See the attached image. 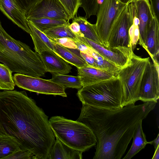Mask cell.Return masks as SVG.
<instances>
[{
  "instance_id": "5",
  "label": "cell",
  "mask_w": 159,
  "mask_h": 159,
  "mask_svg": "<svg viewBox=\"0 0 159 159\" xmlns=\"http://www.w3.org/2000/svg\"><path fill=\"white\" fill-rule=\"evenodd\" d=\"M49 122L55 137L72 148L83 152L96 144L92 131L83 123L59 116L52 117Z\"/></svg>"
},
{
  "instance_id": "33",
  "label": "cell",
  "mask_w": 159,
  "mask_h": 159,
  "mask_svg": "<svg viewBox=\"0 0 159 159\" xmlns=\"http://www.w3.org/2000/svg\"><path fill=\"white\" fill-rule=\"evenodd\" d=\"M69 27L71 31L76 36H80L82 34L79 25L77 22L72 21V23L69 25Z\"/></svg>"
},
{
  "instance_id": "29",
  "label": "cell",
  "mask_w": 159,
  "mask_h": 159,
  "mask_svg": "<svg viewBox=\"0 0 159 159\" xmlns=\"http://www.w3.org/2000/svg\"><path fill=\"white\" fill-rule=\"evenodd\" d=\"M41 0H13L21 11L26 15Z\"/></svg>"
},
{
  "instance_id": "31",
  "label": "cell",
  "mask_w": 159,
  "mask_h": 159,
  "mask_svg": "<svg viewBox=\"0 0 159 159\" xmlns=\"http://www.w3.org/2000/svg\"><path fill=\"white\" fill-rule=\"evenodd\" d=\"M75 40L70 38L64 37L54 39L52 40L54 42L70 49H77Z\"/></svg>"
},
{
  "instance_id": "27",
  "label": "cell",
  "mask_w": 159,
  "mask_h": 159,
  "mask_svg": "<svg viewBox=\"0 0 159 159\" xmlns=\"http://www.w3.org/2000/svg\"><path fill=\"white\" fill-rule=\"evenodd\" d=\"M12 72L4 64L0 63V90H13L15 85Z\"/></svg>"
},
{
  "instance_id": "18",
  "label": "cell",
  "mask_w": 159,
  "mask_h": 159,
  "mask_svg": "<svg viewBox=\"0 0 159 159\" xmlns=\"http://www.w3.org/2000/svg\"><path fill=\"white\" fill-rule=\"evenodd\" d=\"M56 139L50 152L48 159H82V152L70 148L57 138Z\"/></svg>"
},
{
  "instance_id": "36",
  "label": "cell",
  "mask_w": 159,
  "mask_h": 159,
  "mask_svg": "<svg viewBox=\"0 0 159 159\" xmlns=\"http://www.w3.org/2000/svg\"><path fill=\"white\" fill-rule=\"evenodd\" d=\"M120 2L125 4H127L135 0H119Z\"/></svg>"
},
{
  "instance_id": "4",
  "label": "cell",
  "mask_w": 159,
  "mask_h": 159,
  "mask_svg": "<svg viewBox=\"0 0 159 159\" xmlns=\"http://www.w3.org/2000/svg\"><path fill=\"white\" fill-rule=\"evenodd\" d=\"M77 95L83 105L114 110L123 107V90L117 76L79 89Z\"/></svg>"
},
{
  "instance_id": "28",
  "label": "cell",
  "mask_w": 159,
  "mask_h": 159,
  "mask_svg": "<svg viewBox=\"0 0 159 159\" xmlns=\"http://www.w3.org/2000/svg\"><path fill=\"white\" fill-rule=\"evenodd\" d=\"M64 7L72 19L77 14L78 9L81 5V0H58Z\"/></svg>"
},
{
  "instance_id": "35",
  "label": "cell",
  "mask_w": 159,
  "mask_h": 159,
  "mask_svg": "<svg viewBox=\"0 0 159 159\" xmlns=\"http://www.w3.org/2000/svg\"><path fill=\"white\" fill-rule=\"evenodd\" d=\"M152 159H159V146H158L156 149L155 150V153Z\"/></svg>"
},
{
  "instance_id": "24",
  "label": "cell",
  "mask_w": 159,
  "mask_h": 159,
  "mask_svg": "<svg viewBox=\"0 0 159 159\" xmlns=\"http://www.w3.org/2000/svg\"><path fill=\"white\" fill-rule=\"evenodd\" d=\"M52 77L50 80L66 88L80 89L83 87L81 79L79 76H74L66 75L52 74Z\"/></svg>"
},
{
  "instance_id": "1",
  "label": "cell",
  "mask_w": 159,
  "mask_h": 159,
  "mask_svg": "<svg viewBox=\"0 0 159 159\" xmlns=\"http://www.w3.org/2000/svg\"><path fill=\"white\" fill-rule=\"evenodd\" d=\"M0 134L15 138L36 159H48L56 140L48 116L24 91L0 92Z\"/></svg>"
},
{
  "instance_id": "12",
  "label": "cell",
  "mask_w": 159,
  "mask_h": 159,
  "mask_svg": "<svg viewBox=\"0 0 159 159\" xmlns=\"http://www.w3.org/2000/svg\"><path fill=\"white\" fill-rule=\"evenodd\" d=\"M25 16L27 20L42 18L66 21L70 19L66 10L58 0H41Z\"/></svg>"
},
{
  "instance_id": "11",
  "label": "cell",
  "mask_w": 159,
  "mask_h": 159,
  "mask_svg": "<svg viewBox=\"0 0 159 159\" xmlns=\"http://www.w3.org/2000/svg\"><path fill=\"white\" fill-rule=\"evenodd\" d=\"M77 39L92 48L101 56L121 68L129 61L133 51L132 48L119 47L107 48L81 35L76 36Z\"/></svg>"
},
{
  "instance_id": "13",
  "label": "cell",
  "mask_w": 159,
  "mask_h": 159,
  "mask_svg": "<svg viewBox=\"0 0 159 159\" xmlns=\"http://www.w3.org/2000/svg\"><path fill=\"white\" fill-rule=\"evenodd\" d=\"M135 15L139 21V43L143 48L147 34L154 16L148 0H135L132 2Z\"/></svg>"
},
{
  "instance_id": "8",
  "label": "cell",
  "mask_w": 159,
  "mask_h": 159,
  "mask_svg": "<svg viewBox=\"0 0 159 159\" xmlns=\"http://www.w3.org/2000/svg\"><path fill=\"white\" fill-rule=\"evenodd\" d=\"M132 23L127 4L112 24L107 39V48H132L129 30Z\"/></svg>"
},
{
  "instance_id": "22",
  "label": "cell",
  "mask_w": 159,
  "mask_h": 159,
  "mask_svg": "<svg viewBox=\"0 0 159 159\" xmlns=\"http://www.w3.org/2000/svg\"><path fill=\"white\" fill-rule=\"evenodd\" d=\"M72 20L79 24L82 36L104 46L97 34L95 24L90 23L85 17L77 14Z\"/></svg>"
},
{
  "instance_id": "26",
  "label": "cell",
  "mask_w": 159,
  "mask_h": 159,
  "mask_svg": "<svg viewBox=\"0 0 159 159\" xmlns=\"http://www.w3.org/2000/svg\"><path fill=\"white\" fill-rule=\"evenodd\" d=\"M70 24L63 25L44 31L43 32L51 40L54 39L67 37L75 40L77 39L76 35L70 30Z\"/></svg>"
},
{
  "instance_id": "21",
  "label": "cell",
  "mask_w": 159,
  "mask_h": 159,
  "mask_svg": "<svg viewBox=\"0 0 159 159\" xmlns=\"http://www.w3.org/2000/svg\"><path fill=\"white\" fill-rule=\"evenodd\" d=\"M142 121H140L136 127L134 133L133 142L131 147L123 159H130L144 149L148 142L142 127Z\"/></svg>"
},
{
  "instance_id": "6",
  "label": "cell",
  "mask_w": 159,
  "mask_h": 159,
  "mask_svg": "<svg viewBox=\"0 0 159 159\" xmlns=\"http://www.w3.org/2000/svg\"><path fill=\"white\" fill-rule=\"evenodd\" d=\"M149 57L143 58L133 52L128 63L120 70L117 76L123 88V107L134 104L139 100L140 84Z\"/></svg>"
},
{
  "instance_id": "32",
  "label": "cell",
  "mask_w": 159,
  "mask_h": 159,
  "mask_svg": "<svg viewBox=\"0 0 159 159\" xmlns=\"http://www.w3.org/2000/svg\"><path fill=\"white\" fill-rule=\"evenodd\" d=\"M150 4L152 13L154 17L159 20V0H148Z\"/></svg>"
},
{
  "instance_id": "14",
  "label": "cell",
  "mask_w": 159,
  "mask_h": 159,
  "mask_svg": "<svg viewBox=\"0 0 159 159\" xmlns=\"http://www.w3.org/2000/svg\"><path fill=\"white\" fill-rule=\"evenodd\" d=\"M47 72L66 75L71 72V67L52 50L43 51L39 54Z\"/></svg>"
},
{
  "instance_id": "34",
  "label": "cell",
  "mask_w": 159,
  "mask_h": 159,
  "mask_svg": "<svg viewBox=\"0 0 159 159\" xmlns=\"http://www.w3.org/2000/svg\"><path fill=\"white\" fill-rule=\"evenodd\" d=\"M159 134H158L157 138L153 140L148 142V144H150L153 145L154 147L155 150L157 147L159 146Z\"/></svg>"
},
{
  "instance_id": "3",
  "label": "cell",
  "mask_w": 159,
  "mask_h": 159,
  "mask_svg": "<svg viewBox=\"0 0 159 159\" xmlns=\"http://www.w3.org/2000/svg\"><path fill=\"white\" fill-rule=\"evenodd\" d=\"M0 62L12 72L36 77L43 76L47 72L39 54L12 37L4 29L0 20Z\"/></svg>"
},
{
  "instance_id": "19",
  "label": "cell",
  "mask_w": 159,
  "mask_h": 159,
  "mask_svg": "<svg viewBox=\"0 0 159 159\" xmlns=\"http://www.w3.org/2000/svg\"><path fill=\"white\" fill-rule=\"evenodd\" d=\"M28 24L30 31V34L33 40L35 52L40 54L47 50H52L54 51V42L30 22L28 21Z\"/></svg>"
},
{
  "instance_id": "25",
  "label": "cell",
  "mask_w": 159,
  "mask_h": 159,
  "mask_svg": "<svg viewBox=\"0 0 159 159\" xmlns=\"http://www.w3.org/2000/svg\"><path fill=\"white\" fill-rule=\"evenodd\" d=\"M32 23L39 30L43 32L58 26L70 24L69 21L42 18L30 19L27 20Z\"/></svg>"
},
{
  "instance_id": "10",
  "label": "cell",
  "mask_w": 159,
  "mask_h": 159,
  "mask_svg": "<svg viewBox=\"0 0 159 159\" xmlns=\"http://www.w3.org/2000/svg\"><path fill=\"white\" fill-rule=\"evenodd\" d=\"M159 98V65L149 60L141 80L139 99L143 102H153L157 103Z\"/></svg>"
},
{
  "instance_id": "17",
  "label": "cell",
  "mask_w": 159,
  "mask_h": 159,
  "mask_svg": "<svg viewBox=\"0 0 159 159\" xmlns=\"http://www.w3.org/2000/svg\"><path fill=\"white\" fill-rule=\"evenodd\" d=\"M143 48L147 52L152 61L159 64V20L154 17L147 35Z\"/></svg>"
},
{
  "instance_id": "7",
  "label": "cell",
  "mask_w": 159,
  "mask_h": 159,
  "mask_svg": "<svg viewBox=\"0 0 159 159\" xmlns=\"http://www.w3.org/2000/svg\"><path fill=\"white\" fill-rule=\"evenodd\" d=\"M126 4L119 0H103L99 5L95 24L97 34L105 48L112 24Z\"/></svg>"
},
{
  "instance_id": "15",
  "label": "cell",
  "mask_w": 159,
  "mask_h": 159,
  "mask_svg": "<svg viewBox=\"0 0 159 159\" xmlns=\"http://www.w3.org/2000/svg\"><path fill=\"white\" fill-rule=\"evenodd\" d=\"M0 10L14 23L30 34V30L25 15L13 0H0Z\"/></svg>"
},
{
  "instance_id": "16",
  "label": "cell",
  "mask_w": 159,
  "mask_h": 159,
  "mask_svg": "<svg viewBox=\"0 0 159 159\" xmlns=\"http://www.w3.org/2000/svg\"><path fill=\"white\" fill-rule=\"evenodd\" d=\"M83 86L94 84L115 76L112 73L90 66L78 68Z\"/></svg>"
},
{
  "instance_id": "20",
  "label": "cell",
  "mask_w": 159,
  "mask_h": 159,
  "mask_svg": "<svg viewBox=\"0 0 159 159\" xmlns=\"http://www.w3.org/2000/svg\"><path fill=\"white\" fill-rule=\"evenodd\" d=\"M54 52L67 62L76 66L77 68L89 66L80 56L61 45L54 42Z\"/></svg>"
},
{
  "instance_id": "2",
  "label": "cell",
  "mask_w": 159,
  "mask_h": 159,
  "mask_svg": "<svg viewBox=\"0 0 159 159\" xmlns=\"http://www.w3.org/2000/svg\"><path fill=\"white\" fill-rule=\"evenodd\" d=\"M156 103L126 106L114 110L83 105L77 121L88 126L96 139L93 159H120L139 123L153 110Z\"/></svg>"
},
{
  "instance_id": "23",
  "label": "cell",
  "mask_w": 159,
  "mask_h": 159,
  "mask_svg": "<svg viewBox=\"0 0 159 159\" xmlns=\"http://www.w3.org/2000/svg\"><path fill=\"white\" fill-rule=\"evenodd\" d=\"M20 149L21 145L15 138L0 134V159H5Z\"/></svg>"
},
{
  "instance_id": "30",
  "label": "cell",
  "mask_w": 159,
  "mask_h": 159,
  "mask_svg": "<svg viewBox=\"0 0 159 159\" xmlns=\"http://www.w3.org/2000/svg\"><path fill=\"white\" fill-rule=\"evenodd\" d=\"M5 159H36V158L30 151L20 149L7 157Z\"/></svg>"
},
{
  "instance_id": "9",
  "label": "cell",
  "mask_w": 159,
  "mask_h": 159,
  "mask_svg": "<svg viewBox=\"0 0 159 159\" xmlns=\"http://www.w3.org/2000/svg\"><path fill=\"white\" fill-rule=\"evenodd\" d=\"M13 78L15 85L20 88L38 93L67 97L65 89L50 80L18 73L14 74Z\"/></svg>"
}]
</instances>
